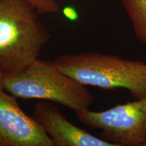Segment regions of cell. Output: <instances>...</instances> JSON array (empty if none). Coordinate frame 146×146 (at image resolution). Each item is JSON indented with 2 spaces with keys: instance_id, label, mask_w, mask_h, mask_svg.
<instances>
[{
  "instance_id": "cell-3",
  "label": "cell",
  "mask_w": 146,
  "mask_h": 146,
  "mask_svg": "<svg viewBox=\"0 0 146 146\" xmlns=\"http://www.w3.org/2000/svg\"><path fill=\"white\" fill-rule=\"evenodd\" d=\"M52 62L62 72L83 85L127 89L135 99L146 98V64L98 53L59 56Z\"/></svg>"
},
{
  "instance_id": "cell-7",
  "label": "cell",
  "mask_w": 146,
  "mask_h": 146,
  "mask_svg": "<svg viewBox=\"0 0 146 146\" xmlns=\"http://www.w3.org/2000/svg\"><path fill=\"white\" fill-rule=\"evenodd\" d=\"M136 37L146 44V0H121Z\"/></svg>"
},
{
  "instance_id": "cell-2",
  "label": "cell",
  "mask_w": 146,
  "mask_h": 146,
  "mask_svg": "<svg viewBox=\"0 0 146 146\" xmlns=\"http://www.w3.org/2000/svg\"><path fill=\"white\" fill-rule=\"evenodd\" d=\"M5 90L17 98L59 104L78 113L94 100L85 85L62 72L52 60H36L25 70L2 74Z\"/></svg>"
},
{
  "instance_id": "cell-1",
  "label": "cell",
  "mask_w": 146,
  "mask_h": 146,
  "mask_svg": "<svg viewBox=\"0 0 146 146\" xmlns=\"http://www.w3.org/2000/svg\"><path fill=\"white\" fill-rule=\"evenodd\" d=\"M27 0H0V70L17 73L39 59L50 34Z\"/></svg>"
},
{
  "instance_id": "cell-5",
  "label": "cell",
  "mask_w": 146,
  "mask_h": 146,
  "mask_svg": "<svg viewBox=\"0 0 146 146\" xmlns=\"http://www.w3.org/2000/svg\"><path fill=\"white\" fill-rule=\"evenodd\" d=\"M0 70V146H55L33 116L25 113L16 97L5 90Z\"/></svg>"
},
{
  "instance_id": "cell-8",
  "label": "cell",
  "mask_w": 146,
  "mask_h": 146,
  "mask_svg": "<svg viewBox=\"0 0 146 146\" xmlns=\"http://www.w3.org/2000/svg\"><path fill=\"white\" fill-rule=\"evenodd\" d=\"M35 8L40 14H55L59 11L60 6L56 0H27Z\"/></svg>"
},
{
  "instance_id": "cell-4",
  "label": "cell",
  "mask_w": 146,
  "mask_h": 146,
  "mask_svg": "<svg viewBox=\"0 0 146 146\" xmlns=\"http://www.w3.org/2000/svg\"><path fill=\"white\" fill-rule=\"evenodd\" d=\"M83 125L101 129L100 137L116 146H146V98L104 111L76 113Z\"/></svg>"
},
{
  "instance_id": "cell-9",
  "label": "cell",
  "mask_w": 146,
  "mask_h": 146,
  "mask_svg": "<svg viewBox=\"0 0 146 146\" xmlns=\"http://www.w3.org/2000/svg\"><path fill=\"white\" fill-rule=\"evenodd\" d=\"M67 10H68V12H64V13L66 14V16H67V17H68L69 18H76V13L74 12V13H73V11L71 10L70 8H67L66 9Z\"/></svg>"
},
{
  "instance_id": "cell-6",
  "label": "cell",
  "mask_w": 146,
  "mask_h": 146,
  "mask_svg": "<svg viewBox=\"0 0 146 146\" xmlns=\"http://www.w3.org/2000/svg\"><path fill=\"white\" fill-rule=\"evenodd\" d=\"M33 118L43 128L55 146H116L74 125L52 102H38Z\"/></svg>"
}]
</instances>
